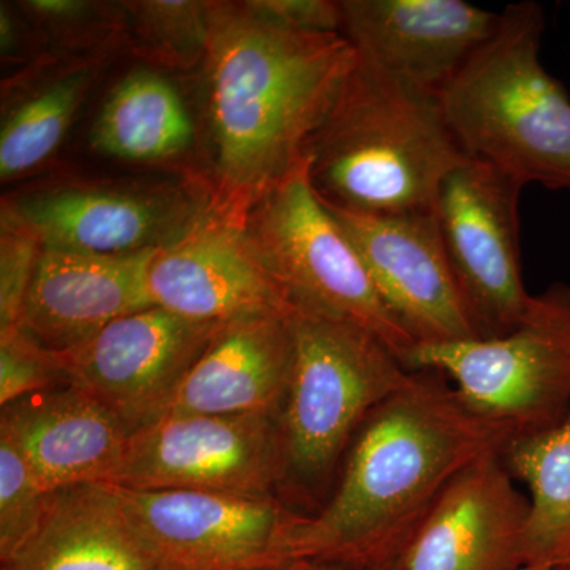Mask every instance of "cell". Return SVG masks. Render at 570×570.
I'll return each mask as SVG.
<instances>
[{
  "mask_svg": "<svg viewBox=\"0 0 570 570\" xmlns=\"http://www.w3.org/2000/svg\"><path fill=\"white\" fill-rule=\"evenodd\" d=\"M146 287L153 306L197 324L287 318L296 309L245 228L212 212L181 238L154 250Z\"/></svg>",
  "mask_w": 570,
  "mask_h": 570,
  "instance_id": "cell-14",
  "label": "cell"
},
{
  "mask_svg": "<svg viewBox=\"0 0 570 570\" xmlns=\"http://www.w3.org/2000/svg\"><path fill=\"white\" fill-rule=\"evenodd\" d=\"M145 546L164 570H264L287 561L303 513L276 497L115 487Z\"/></svg>",
  "mask_w": 570,
  "mask_h": 570,
  "instance_id": "cell-9",
  "label": "cell"
},
{
  "mask_svg": "<svg viewBox=\"0 0 570 570\" xmlns=\"http://www.w3.org/2000/svg\"><path fill=\"white\" fill-rule=\"evenodd\" d=\"M245 234L296 307L370 333L404 365L415 347L307 174L306 159L247 214Z\"/></svg>",
  "mask_w": 570,
  "mask_h": 570,
  "instance_id": "cell-6",
  "label": "cell"
},
{
  "mask_svg": "<svg viewBox=\"0 0 570 570\" xmlns=\"http://www.w3.org/2000/svg\"><path fill=\"white\" fill-rule=\"evenodd\" d=\"M153 254L41 249L18 328L45 351L61 352L151 307L146 273Z\"/></svg>",
  "mask_w": 570,
  "mask_h": 570,
  "instance_id": "cell-17",
  "label": "cell"
},
{
  "mask_svg": "<svg viewBox=\"0 0 570 570\" xmlns=\"http://www.w3.org/2000/svg\"><path fill=\"white\" fill-rule=\"evenodd\" d=\"M404 366L448 377L475 414L510 439L549 430L570 412V284L532 295L508 335L422 344Z\"/></svg>",
  "mask_w": 570,
  "mask_h": 570,
  "instance_id": "cell-7",
  "label": "cell"
},
{
  "mask_svg": "<svg viewBox=\"0 0 570 570\" xmlns=\"http://www.w3.org/2000/svg\"><path fill=\"white\" fill-rule=\"evenodd\" d=\"M521 193L497 168L472 159L439 190L434 214L479 340L508 335L530 306L521 269Z\"/></svg>",
  "mask_w": 570,
  "mask_h": 570,
  "instance_id": "cell-10",
  "label": "cell"
},
{
  "mask_svg": "<svg viewBox=\"0 0 570 570\" xmlns=\"http://www.w3.org/2000/svg\"><path fill=\"white\" fill-rule=\"evenodd\" d=\"M325 206L415 346L479 340L436 214H365Z\"/></svg>",
  "mask_w": 570,
  "mask_h": 570,
  "instance_id": "cell-13",
  "label": "cell"
},
{
  "mask_svg": "<svg viewBox=\"0 0 570 570\" xmlns=\"http://www.w3.org/2000/svg\"><path fill=\"white\" fill-rule=\"evenodd\" d=\"M523 570H568L566 568H524Z\"/></svg>",
  "mask_w": 570,
  "mask_h": 570,
  "instance_id": "cell-30",
  "label": "cell"
},
{
  "mask_svg": "<svg viewBox=\"0 0 570 570\" xmlns=\"http://www.w3.org/2000/svg\"><path fill=\"white\" fill-rule=\"evenodd\" d=\"M546 26L540 3H510L439 99L468 159L521 189L535 184L570 194V96L540 59Z\"/></svg>",
  "mask_w": 570,
  "mask_h": 570,
  "instance_id": "cell-4",
  "label": "cell"
},
{
  "mask_svg": "<svg viewBox=\"0 0 570 570\" xmlns=\"http://www.w3.org/2000/svg\"><path fill=\"white\" fill-rule=\"evenodd\" d=\"M268 20L306 33H343V3L333 0H253Z\"/></svg>",
  "mask_w": 570,
  "mask_h": 570,
  "instance_id": "cell-28",
  "label": "cell"
},
{
  "mask_svg": "<svg viewBox=\"0 0 570 570\" xmlns=\"http://www.w3.org/2000/svg\"><path fill=\"white\" fill-rule=\"evenodd\" d=\"M294 365L287 318L258 317L220 326L187 371L165 414H283Z\"/></svg>",
  "mask_w": 570,
  "mask_h": 570,
  "instance_id": "cell-19",
  "label": "cell"
},
{
  "mask_svg": "<svg viewBox=\"0 0 570 570\" xmlns=\"http://www.w3.org/2000/svg\"><path fill=\"white\" fill-rule=\"evenodd\" d=\"M284 482L279 415L165 414L134 431L107 485L276 497Z\"/></svg>",
  "mask_w": 570,
  "mask_h": 570,
  "instance_id": "cell-8",
  "label": "cell"
},
{
  "mask_svg": "<svg viewBox=\"0 0 570 570\" xmlns=\"http://www.w3.org/2000/svg\"><path fill=\"white\" fill-rule=\"evenodd\" d=\"M220 326L151 306L51 355L67 384L85 390L138 430L164 414Z\"/></svg>",
  "mask_w": 570,
  "mask_h": 570,
  "instance_id": "cell-12",
  "label": "cell"
},
{
  "mask_svg": "<svg viewBox=\"0 0 570 570\" xmlns=\"http://www.w3.org/2000/svg\"><path fill=\"white\" fill-rule=\"evenodd\" d=\"M343 36L393 77L441 94L497 31L499 13L464 0H343Z\"/></svg>",
  "mask_w": 570,
  "mask_h": 570,
  "instance_id": "cell-16",
  "label": "cell"
},
{
  "mask_svg": "<svg viewBox=\"0 0 570 570\" xmlns=\"http://www.w3.org/2000/svg\"><path fill=\"white\" fill-rule=\"evenodd\" d=\"M528 519L502 450L487 453L449 483L393 570H523Z\"/></svg>",
  "mask_w": 570,
  "mask_h": 570,
  "instance_id": "cell-15",
  "label": "cell"
},
{
  "mask_svg": "<svg viewBox=\"0 0 570 570\" xmlns=\"http://www.w3.org/2000/svg\"><path fill=\"white\" fill-rule=\"evenodd\" d=\"M146 55L165 66L187 69L206 56L212 2L146 0L124 3Z\"/></svg>",
  "mask_w": 570,
  "mask_h": 570,
  "instance_id": "cell-24",
  "label": "cell"
},
{
  "mask_svg": "<svg viewBox=\"0 0 570 570\" xmlns=\"http://www.w3.org/2000/svg\"><path fill=\"white\" fill-rule=\"evenodd\" d=\"M0 570H164L107 483L52 491L39 530Z\"/></svg>",
  "mask_w": 570,
  "mask_h": 570,
  "instance_id": "cell-20",
  "label": "cell"
},
{
  "mask_svg": "<svg viewBox=\"0 0 570 570\" xmlns=\"http://www.w3.org/2000/svg\"><path fill=\"white\" fill-rule=\"evenodd\" d=\"M564 568L570 570V558H569L568 564H566Z\"/></svg>",
  "mask_w": 570,
  "mask_h": 570,
  "instance_id": "cell-31",
  "label": "cell"
},
{
  "mask_svg": "<svg viewBox=\"0 0 570 570\" xmlns=\"http://www.w3.org/2000/svg\"><path fill=\"white\" fill-rule=\"evenodd\" d=\"M209 212L206 193L183 187L71 184L3 200L2 224L41 249L127 255L170 245Z\"/></svg>",
  "mask_w": 570,
  "mask_h": 570,
  "instance_id": "cell-11",
  "label": "cell"
},
{
  "mask_svg": "<svg viewBox=\"0 0 570 570\" xmlns=\"http://www.w3.org/2000/svg\"><path fill=\"white\" fill-rule=\"evenodd\" d=\"M264 570H365L346 568V566L326 564V562L307 560H288Z\"/></svg>",
  "mask_w": 570,
  "mask_h": 570,
  "instance_id": "cell-29",
  "label": "cell"
},
{
  "mask_svg": "<svg viewBox=\"0 0 570 570\" xmlns=\"http://www.w3.org/2000/svg\"><path fill=\"white\" fill-rule=\"evenodd\" d=\"M94 69L67 71L22 100L0 130V178L28 174L55 153L91 86Z\"/></svg>",
  "mask_w": 570,
  "mask_h": 570,
  "instance_id": "cell-23",
  "label": "cell"
},
{
  "mask_svg": "<svg viewBox=\"0 0 570 570\" xmlns=\"http://www.w3.org/2000/svg\"><path fill=\"white\" fill-rule=\"evenodd\" d=\"M41 246L31 236L2 224L0 236V332L20 324Z\"/></svg>",
  "mask_w": 570,
  "mask_h": 570,
  "instance_id": "cell-27",
  "label": "cell"
},
{
  "mask_svg": "<svg viewBox=\"0 0 570 570\" xmlns=\"http://www.w3.org/2000/svg\"><path fill=\"white\" fill-rule=\"evenodd\" d=\"M195 129L181 94L163 75L135 70L107 97L91 130L96 151L134 164H159L189 151Z\"/></svg>",
  "mask_w": 570,
  "mask_h": 570,
  "instance_id": "cell-21",
  "label": "cell"
},
{
  "mask_svg": "<svg viewBox=\"0 0 570 570\" xmlns=\"http://www.w3.org/2000/svg\"><path fill=\"white\" fill-rule=\"evenodd\" d=\"M502 460L530 490L524 566L564 568L570 558V412L549 430L510 439Z\"/></svg>",
  "mask_w": 570,
  "mask_h": 570,
  "instance_id": "cell-22",
  "label": "cell"
},
{
  "mask_svg": "<svg viewBox=\"0 0 570 570\" xmlns=\"http://www.w3.org/2000/svg\"><path fill=\"white\" fill-rule=\"evenodd\" d=\"M50 497L18 449L0 436V564L39 530Z\"/></svg>",
  "mask_w": 570,
  "mask_h": 570,
  "instance_id": "cell-25",
  "label": "cell"
},
{
  "mask_svg": "<svg viewBox=\"0 0 570 570\" xmlns=\"http://www.w3.org/2000/svg\"><path fill=\"white\" fill-rule=\"evenodd\" d=\"M305 157L324 204L365 214L434 213L445 178L468 159L439 94L358 52Z\"/></svg>",
  "mask_w": 570,
  "mask_h": 570,
  "instance_id": "cell-3",
  "label": "cell"
},
{
  "mask_svg": "<svg viewBox=\"0 0 570 570\" xmlns=\"http://www.w3.org/2000/svg\"><path fill=\"white\" fill-rule=\"evenodd\" d=\"M134 431L71 384L13 401L0 415V436L18 449L48 493L110 482Z\"/></svg>",
  "mask_w": 570,
  "mask_h": 570,
  "instance_id": "cell-18",
  "label": "cell"
},
{
  "mask_svg": "<svg viewBox=\"0 0 570 570\" xmlns=\"http://www.w3.org/2000/svg\"><path fill=\"white\" fill-rule=\"evenodd\" d=\"M212 130L209 209L245 227L247 214L306 159L356 61L343 33H306L249 2H212L205 56Z\"/></svg>",
  "mask_w": 570,
  "mask_h": 570,
  "instance_id": "cell-2",
  "label": "cell"
},
{
  "mask_svg": "<svg viewBox=\"0 0 570 570\" xmlns=\"http://www.w3.org/2000/svg\"><path fill=\"white\" fill-rule=\"evenodd\" d=\"M67 384L50 351L20 328L0 332V406Z\"/></svg>",
  "mask_w": 570,
  "mask_h": 570,
  "instance_id": "cell-26",
  "label": "cell"
},
{
  "mask_svg": "<svg viewBox=\"0 0 570 570\" xmlns=\"http://www.w3.org/2000/svg\"><path fill=\"white\" fill-rule=\"evenodd\" d=\"M287 324L294 365L281 414L284 487L311 493L332 479L367 415L411 370L346 322L296 307Z\"/></svg>",
  "mask_w": 570,
  "mask_h": 570,
  "instance_id": "cell-5",
  "label": "cell"
},
{
  "mask_svg": "<svg viewBox=\"0 0 570 570\" xmlns=\"http://www.w3.org/2000/svg\"><path fill=\"white\" fill-rule=\"evenodd\" d=\"M509 441L448 377L411 371L360 426L328 501L296 521L287 561L393 570L449 483Z\"/></svg>",
  "mask_w": 570,
  "mask_h": 570,
  "instance_id": "cell-1",
  "label": "cell"
}]
</instances>
